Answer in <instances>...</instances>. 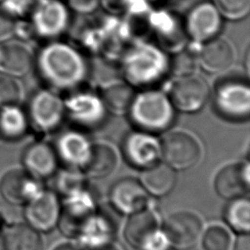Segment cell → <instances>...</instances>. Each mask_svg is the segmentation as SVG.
Returning <instances> with one entry per match:
<instances>
[{"label":"cell","mask_w":250,"mask_h":250,"mask_svg":"<svg viewBox=\"0 0 250 250\" xmlns=\"http://www.w3.org/2000/svg\"><path fill=\"white\" fill-rule=\"evenodd\" d=\"M159 232V219L149 206L127 217L123 229V237L128 245L139 250Z\"/></svg>","instance_id":"obj_20"},{"label":"cell","mask_w":250,"mask_h":250,"mask_svg":"<svg viewBox=\"0 0 250 250\" xmlns=\"http://www.w3.org/2000/svg\"><path fill=\"white\" fill-rule=\"evenodd\" d=\"M139 250H173L165 239L163 233L160 232L155 235L151 240H149L146 245H144Z\"/></svg>","instance_id":"obj_37"},{"label":"cell","mask_w":250,"mask_h":250,"mask_svg":"<svg viewBox=\"0 0 250 250\" xmlns=\"http://www.w3.org/2000/svg\"><path fill=\"white\" fill-rule=\"evenodd\" d=\"M53 250H85L76 241H67L57 245Z\"/></svg>","instance_id":"obj_39"},{"label":"cell","mask_w":250,"mask_h":250,"mask_svg":"<svg viewBox=\"0 0 250 250\" xmlns=\"http://www.w3.org/2000/svg\"><path fill=\"white\" fill-rule=\"evenodd\" d=\"M1 250H43L40 232L28 225L8 227L0 237Z\"/></svg>","instance_id":"obj_26"},{"label":"cell","mask_w":250,"mask_h":250,"mask_svg":"<svg viewBox=\"0 0 250 250\" xmlns=\"http://www.w3.org/2000/svg\"><path fill=\"white\" fill-rule=\"evenodd\" d=\"M38 182L25 170L13 169L2 177L0 193L10 204H26L42 189Z\"/></svg>","instance_id":"obj_21"},{"label":"cell","mask_w":250,"mask_h":250,"mask_svg":"<svg viewBox=\"0 0 250 250\" xmlns=\"http://www.w3.org/2000/svg\"><path fill=\"white\" fill-rule=\"evenodd\" d=\"M227 227L236 234H248L250 231V201L247 196L228 200L223 212Z\"/></svg>","instance_id":"obj_29"},{"label":"cell","mask_w":250,"mask_h":250,"mask_svg":"<svg viewBox=\"0 0 250 250\" xmlns=\"http://www.w3.org/2000/svg\"><path fill=\"white\" fill-rule=\"evenodd\" d=\"M92 145L87 136L78 130L61 133L53 146L60 167L82 172L90 155Z\"/></svg>","instance_id":"obj_16"},{"label":"cell","mask_w":250,"mask_h":250,"mask_svg":"<svg viewBox=\"0 0 250 250\" xmlns=\"http://www.w3.org/2000/svg\"><path fill=\"white\" fill-rule=\"evenodd\" d=\"M52 179L54 184L53 190L62 200L81 192L90 186L89 179L79 170L62 168L58 170Z\"/></svg>","instance_id":"obj_30"},{"label":"cell","mask_w":250,"mask_h":250,"mask_svg":"<svg viewBox=\"0 0 250 250\" xmlns=\"http://www.w3.org/2000/svg\"><path fill=\"white\" fill-rule=\"evenodd\" d=\"M16 21L0 8V43L10 40L14 35Z\"/></svg>","instance_id":"obj_36"},{"label":"cell","mask_w":250,"mask_h":250,"mask_svg":"<svg viewBox=\"0 0 250 250\" xmlns=\"http://www.w3.org/2000/svg\"><path fill=\"white\" fill-rule=\"evenodd\" d=\"M98 205L97 194L90 186L81 192L62 199L57 226L61 233L75 240L95 214Z\"/></svg>","instance_id":"obj_4"},{"label":"cell","mask_w":250,"mask_h":250,"mask_svg":"<svg viewBox=\"0 0 250 250\" xmlns=\"http://www.w3.org/2000/svg\"><path fill=\"white\" fill-rule=\"evenodd\" d=\"M21 89L16 77L0 72V107L19 104Z\"/></svg>","instance_id":"obj_33"},{"label":"cell","mask_w":250,"mask_h":250,"mask_svg":"<svg viewBox=\"0 0 250 250\" xmlns=\"http://www.w3.org/2000/svg\"><path fill=\"white\" fill-rule=\"evenodd\" d=\"M26 115L29 126L41 133L55 131L62 124L64 116V102L53 90L36 91L30 98Z\"/></svg>","instance_id":"obj_5"},{"label":"cell","mask_w":250,"mask_h":250,"mask_svg":"<svg viewBox=\"0 0 250 250\" xmlns=\"http://www.w3.org/2000/svg\"><path fill=\"white\" fill-rule=\"evenodd\" d=\"M121 215L110 204L99 203L98 208L75 241L85 250L114 242Z\"/></svg>","instance_id":"obj_9"},{"label":"cell","mask_w":250,"mask_h":250,"mask_svg":"<svg viewBox=\"0 0 250 250\" xmlns=\"http://www.w3.org/2000/svg\"><path fill=\"white\" fill-rule=\"evenodd\" d=\"M89 250H120V249L118 246H116L114 244V242H111V243H107V244H104L101 246L91 248Z\"/></svg>","instance_id":"obj_40"},{"label":"cell","mask_w":250,"mask_h":250,"mask_svg":"<svg viewBox=\"0 0 250 250\" xmlns=\"http://www.w3.org/2000/svg\"><path fill=\"white\" fill-rule=\"evenodd\" d=\"M195 60L186 51H179L170 61V68L177 77L194 73Z\"/></svg>","instance_id":"obj_34"},{"label":"cell","mask_w":250,"mask_h":250,"mask_svg":"<svg viewBox=\"0 0 250 250\" xmlns=\"http://www.w3.org/2000/svg\"><path fill=\"white\" fill-rule=\"evenodd\" d=\"M232 250H250V237L248 234H237Z\"/></svg>","instance_id":"obj_38"},{"label":"cell","mask_w":250,"mask_h":250,"mask_svg":"<svg viewBox=\"0 0 250 250\" xmlns=\"http://www.w3.org/2000/svg\"><path fill=\"white\" fill-rule=\"evenodd\" d=\"M203 250H229L231 248V235L229 230L220 225H212L201 235Z\"/></svg>","instance_id":"obj_31"},{"label":"cell","mask_w":250,"mask_h":250,"mask_svg":"<svg viewBox=\"0 0 250 250\" xmlns=\"http://www.w3.org/2000/svg\"><path fill=\"white\" fill-rule=\"evenodd\" d=\"M30 16L33 34L45 39L60 36L69 23L68 9L60 0L35 1Z\"/></svg>","instance_id":"obj_10"},{"label":"cell","mask_w":250,"mask_h":250,"mask_svg":"<svg viewBox=\"0 0 250 250\" xmlns=\"http://www.w3.org/2000/svg\"><path fill=\"white\" fill-rule=\"evenodd\" d=\"M21 160L24 170L37 181L52 179L60 168L54 146L43 141L28 145Z\"/></svg>","instance_id":"obj_19"},{"label":"cell","mask_w":250,"mask_h":250,"mask_svg":"<svg viewBox=\"0 0 250 250\" xmlns=\"http://www.w3.org/2000/svg\"><path fill=\"white\" fill-rule=\"evenodd\" d=\"M160 229L173 250H188L200 240L203 222L194 212L182 210L166 217Z\"/></svg>","instance_id":"obj_7"},{"label":"cell","mask_w":250,"mask_h":250,"mask_svg":"<svg viewBox=\"0 0 250 250\" xmlns=\"http://www.w3.org/2000/svg\"><path fill=\"white\" fill-rule=\"evenodd\" d=\"M40 78L53 90H71L87 77L86 60L74 47L58 41L43 46L34 59Z\"/></svg>","instance_id":"obj_1"},{"label":"cell","mask_w":250,"mask_h":250,"mask_svg":"<svg viewBox=\"0 0 250 250\" xmlns=\"http://www.w3.org/2000/svg\"><path fill=\"white\" fill-rule=\"evenodd\" d=\"M222 17L229 20L244 18L250 10V0H213Z\"/></svg>","instance_id":"obj_32"},{"label":"cell","mask_w":250,"mask_h":250,"mask_svg":"<svg viewBox=\"0 0 250 250\" xmlns=\"http://www.w3.org/2000/svg\"><path fill=\"white\" fill-rule=\"evenodd\" d=\"M214 104L217 111L229 120H244L250 113V88L241 80L222 82L216 89Z\"/></svg>","instance_id":"obj_11"},{"label":"cell","mask_w":250,"mask_h":250,"mask_svg":"<svg viewBox=\"0 0 250 250\" xmlns=\"http://www.w3.org/2000/svg\"><path fill=\"white\" fill-rule=\"evenodd\" d=\"M134 97L132 85L126 81H113L103 89L101 99L106 111L121 115L128 112Z\"/></svg>","instance_id":"obj_28"},{"label":"cell","mask_w":250,"mask_h":250,"mask_svg":"<svg viewBox=\"0 0 250 250\" xmlns=\"http://www.w3.org/2000/svg\"><path fill=\"white\" fill-rule=\"evenodd\" d=\"M121 153L129 166L142 172L161 161V141L154 134L136 129L123 139Z\"/></svg>","instance_id":"obj_8"},{"label":"cell","mask_w":250,"mask_h":250,"mask_svg":"<svg viewBox=\"0 0 250 250\" xmlns=\"http://www.w3.org/2000/svg\"><path fill=\"white\" fill-rule=\"evenodd\" d=\"M62 199L53 189H41L25 204L24 218L38 232H50L57 228Z\"/></svg>","instance_id":"obj_14"},{"label":"cell","mask_w":250,"mask_h":250,"mask_svg":"<svg viewBox=\"0 0 250 250\" xmlns=\"http://www.w3.org/2000/svg\"><path fill=\"white\" fill-rule=\"evenodd\" d=\"M223 17L212 2H201L188 13L185 28L187 34L196 42H206L219 34Z\"/></svg>","instance_id":"obj_17"},{"label":"cell","mask_w":250,"mask_h":250,"mask_svg":"<svg viewBox=\"0 0 250 250\" xmlns=\"http://www.w3.org/2000/svg\"><path fill=\"white\" fill-rule=\"evenodd\" d=\"M1 1H2V0H0V2H1Z\"/></svg>","instance_id":"obj_41"},{"label":"cell","mask_w":250,"mask_h":250,"mask_svg":"<svg viewBox=\"0 0 250 250\" xmlns=\"http://www.w3.org/2000/svg\"><path fill=\"white\" fill-rule=\"evenodd\" d=\"M34 64V56L30 48L21 41L0 43V72L20 77L25 75Z\"/></svg>","instance_id":"obj_22"},{"label":"cell","mask_w":250,"mask_h":250,"mask_svg":"<svg viewBox=\"0 0 250 250\" xmlns=\"http://www.w3.org/2000/svg\"><path fill=\"white\" fill-rule=\"evenodd\" d=\"M121 68L130 85L148 86L165 76L170 68V60L159 47L138 43L126 51Z\"/></svg>","instance_id":"obj_2"},{"label":"cell","mask_w":250,"mask_h":250,"mask_svg":"<svg viewBox=\"0 0 250 250\" xmlns=\"http://www.w3.org/2000/svg\"><path fill=\"white\" fill-rule=\"evenodd\" d=\"M63 102L65 115L81 128H96L105 119L107 111L101 97L96 94L78 92Z\"/></svg>","instance_id":"obj_15"},{"label":"cell","mask_w":250,"mask_h":250,"mask_svg":"<svg viewBox=\"0 0 250 250\" xmlns=\"http://www.w3.org/2000/svg\"><path fill=\"white\" fill-rule=\"evenodd\" d=\"M202 156L198 140L189 132L176 130L168 133L161 141V161L175 171L194 167Z\"/></svg>","instance_id":"obj_6"},{"label":"cell","mask_w":250,"mask_h":250,"mask_svg":"<svg viewBox=\"0 0 250 250\" xmlns=\"http://www.w3.org/2000/svg\"><path fill=\"white\" fill-rule=\"evenodd\" d=\"M250 188L248 161L229 163L221 168L214 179V189L225 200L247 196Z\"/></svg>","instance_id":"obj_18"},{"label":"cell","mask_w":250,"mask_h":250,"mask_svg":"<svg viewBox=\"0 0 250 250\" xmlns=\"http://www.w3.org/2000/svg\"><path fill=\"white\" fill-rule=\"evenodd\" d=\"M151 196L140 180L122 177L115 181L108 191V203L121 216H130L150 206Z\"/></svg>","instance_id":"obj_13"},{"label":"cell","mask_w":250,"mask_h":250,"mask_svg":"<svg viewBox=\"0 0 250 250\" xmlns=\"http://www.w3.org/2000/svg\"><path fill=\"white\" fill-rule=\"evenodd\" d=\"M34 4V0H2L0 8L15 20H19L30 14Z\"/></svg>","instance_id":"obj_35"},{"label":"cell","mask_w":250,"mask_h":250,"mask_svg":"<svg viewBox=\"0 0 250 250\" xmlns=\"http://www.w3.org/2000/svg\"><path fill=\"white\" fill-rule=\"evenodd\" d=\"M210 88L207 81L198 74L191 73L177 77L170 91V100L175 109L193 113L199 111L207 103Z\"/></svg>","instance_id":"obj_12"},{"label":"cell","mask_w":250,"mask_h":250,"mask_svg":"<svg viewBox=\"0 0 250 250\" xmlns=\"http://www.w3.org/2000/svg\"><path fill=\"white\" fill-rule=\"evenodd\" d=\"M29 122L26 111L19 104H9L0 107V138L7 141H16L22 138Z\"/></svg>","instance_id":"obj_27"},{"label":"cell","mask_w":250,"mask_h":250,"mask_svg":"<svg viewBox=\"0 0 250 250\" xmlns=\"http://www.w3.org/2000/svg\"><path fill=\"white\" fill-rule=\"evenodd\" d=\"M118 165V155L115 148L104 142L92 145L91 152L82 173L88 179H104L111 175Z\"/></svg>","instance_id":"obj_24"},{"label":"cell","mask_w":250,"mask_h":250,"mask_svg":"<svg viewBox=\"0 0 250 250\" xmlns=\"http://www.w3.org/2000/svg\"><path fill=\"white\" fill-rule=\"evenodd\" d=\"M234 62V49L224 38L215 37L204 42L197 62L208 73H220L228 70Z\"/></svg>","instance_id":"obj_23"},{"label":"cell","mask_w":250,"mask_h":250,"mask_svg":"<svg viewBox=\"0 0 250 250\" xmlns=\"http://www.w3.org/2000/svg\"><path fill=\"white\" fill-rule=\"evenodd\" d=\"M139 180L151 197L161 198L173 190L177 176L175 170L160 161L156 165L142 171Z\"/></svg>","instance_id":"obj_25"},{"label":"cell","mask_w":250,"mask_h":250,"mask_svg":"<svg viewBox=\"0 0 250 250\" xmlns=\"http://www.w3.org/2000/svg\"><path fill=\"white\" fill-rule=\"evenodd\" d=\"M127 114L137 130L156 135L171 127L175 108L166 94L158 90H145L135 94Z\"/></svg>","instance_id":"obj_3"}]
</instances>
